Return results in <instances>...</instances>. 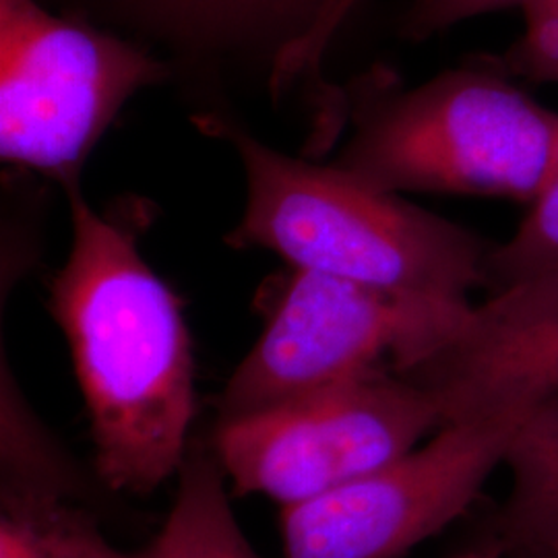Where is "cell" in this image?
Segmentation results:
<instances>
[{
  "mask_svg": "<svg viewBox=\"0 0 558 558\" xmlns=\"http://www.w3.org/2000/svg\"><path fill=\"white\" fill-rule=\"evenodd\" d=\"M71 499L54 486L2 482L0 558H143L114 548Z\"/></svg>",
  "mask_w": 558,
  "mask_h": 558,
  "instance_id": "10",
  "label": "cell"
},
{
  "mask_svg": "<svg viewBox=\"0 0 558 558\" xmlns=\"http://www.w3.org/2000/svg\"><path fill=\"white\" fill-rule=\"evenodd\" d=\"M527 0H412L401 21V36L424 41L463 21L502 9H521Z\"/></svg>",
  "mask_w": 558,
  "mask_h": 558,
  "instance_id": "16",
  "label": "cell"
},
{
  "mask_svg": "<svg viewBox=\"0 0 558 558\" xmlns=\"http://www.w3.org/2000/svg\"><path fill=\"white\" fill-rule=\"evenodd\" d=\"M73 242L50 290L89 414L96 472L114 493L149 495L191 451L195 371L177 294L145 263L126 221L66 189Z\"/></svg>",
  "mask_w": 558,
  "mask_h": 558,
  "instance_id": "1",
  "label": "cell"
},
{
  "mask_svg": "<svg viewBox=\"0 0 558 558\" xmlns=\"http://www.w3.org/2000/svg\"><path fill=\"white\" fill-rule=\"evenodd\" d=\"M163 27L205 40H274L278 52L302 38L325 0H131ZM276 52V54H278Z\"/></svg>",
  "mask_w": 558,
  "mask_h": 558,
  "instance_id": "12",
  "label": "cell"
},
{
  "mask_svg": "<svg viewBox=\"0 0 558 558\" xmlns=\"http://www.w3.org/2000/svg\"><path fill=\"white\" fill-rule=\"evenodd\" d=\"M558 274V151L550 177L507 242H495L486 276L488 292Z\"/></svg>",
  "mask_w": 558,
  "mask_h": 558,
  "instance_id": "13",
  "label": "cell"
},
{
  "mask_svg": "<svg viewBox=\"0 0 558 558\" xmlns=\"http://www.w3.org/2000/svg\"><path fill=\"white\" fill-rule=\"evenodd\" d=\"M521 13L523 34L495 59L511 77L558 85V0H527Z\"/></svg>",
  "mask_w": 558,
  "mask_h": 558,
  "instance_id": "14",
  "label": "cell"
},
{
  "mask_svg": "<svg viewBox=\"0 0 558 558\" xmlns=\"http://www.w3.org/2000/svg\"><path fill=\"white\" fill-rule=\"evenodd\" d=\"M451 558H507L499 555V553H495V550H480V553H468V555H459V557Z\"/></svg>",
  "mask_w": 558,
  "mask_h": 558,
  "instance_id": "17",
  "label": "cell"
},
{
  "mask_svg": "<svg viewBox=\"0 0 558 558\" xmlns=\"http://www.w3.org/2000/svg\"><path fill=\"white\" fill-rule=\"evenodd\" d=\"M439 410L440 426L527 412L558 393V274L490 292L449 338L399 373Z\"/></svg>",
  "mask_w": 558,
  "mask_h": 558,
  "instance_id": "8",
  "label": "cell"
},
{
  "mask_svg": "<svg viewBox=\"0 0 558 558\" xmlns=\"http://www.w3.org/2000/svg\"><path fill=\"white\" fill-rule=\"evenodd\" d=\"M440 428L433 398L393 368L218 420L211 451L236 495L283 509L325 497L408 456Z\"/></svg>",
  "mask_w": 558,
  "mask_h": 558,
  "instance_id": "5",
  "label": "cell"
},
{
  "mask_svg": "<svg viewBox=\"0 0 558 558\" xmlns=\"http://www.w3.org/2000/svg\"><path fill=\"white\" fill-rule=\"evenodd\" d=\"M166 69L135 44L36 0H0V158L77 184L81 166Z\"/></svg>",
  "mask_w": 558,
  "mask_h": 558,
  "instance_id": "6",
  "label": "cell"
},
{
  "mask_svg": "<svg viewBox=\"0 0 558 558\" xmlns=\"http://www.w3.org/2000/svg\"><path fill=\"white\" fill-rule=\"evenodd\" d=\"M360 0H325L319 15L308 32L288 46H283L276 57L271 85L279 92L302 75H317L320 59L325 57L329 44L336 38L339 27L350 17Z\"/></svg>",
  "mask_w": 558,
  "mask_h": 558,
  "instance_id": "15",
  "label": "cell"
},
{
  "mask_svg": "<svg viewBox=\"0 0 558 558\" xmlns=\"http://www.w3.org/2000/svg\"><path fill=\"white\" fill-rule=\"evenodd\" d=\"M177 476L172 509L143 558H259L234 518L214 451H189Z\"/></svg>",
  "mask_w": 558,
  "mask_h": 558,
  "instance_id": "11",
  "label": "cell"
},
{
  "mask_svg": "<svg viewBox=\"0 0 558 558\" xmlns=\"http://www.w3.org/2000/svg\"><path fill=\"white\" fill-rule=\"evenodd\" d=\"M244 166L248 199L228 242L278 253L290 267L422 299L470 302L486 288L495 242L331 166L279 154L230 120L203 117Z\"/></svg>",
  "mask_w": 558,
  "mask_h": 558,
  "instance_id": "2",
  "label": "cell"
},
{
  "mask_svg": "<svg viewBox=\"0 0 558 558\" xmlns=\"http://www.w3.org/2000/svg\"><path fill=\"white\" fill-rule=\"evenodd\" d=\"M521 416L442 424L408 456L281 511L283 558H399L461 518L502 468Z\"/></svg>",
  "mask_w": 558,
  "mask_h": 558,
  "instance_id": "7",
  "label": "cell"
},
{
  "mask_svg": "<svg viewBox=\"0 0 558 558\" xmlns=\"http://www.w3.org/2000/svg\"><path fill=\"white\" fill-rule=\"evenodd\" d=\"M558 151V112L525 94L497 59L465 62L418 87L368 77L336 166L387 193L532 203Z\"/></svg>",
  "mask_w": 558,
  "mask_h": 558,
  "instance_id": "3",
  "label": "cell"
},
{
  "mask_svg": "<svg viewBox=\"0 0 558 558\" xmlns=\"http://www.w3.org/2000/svg\"><path fill=\"white\" fill-rule=\"evenodd\" d=\"M470 306L292 267L260 338L221 391L218 420L255 414L375 368L403 373L437 350Z\"/></svg>",
  "mask_w": 558,
  "mask_h": 558,
  "instance_id": "4",
  "label": "cell"
},
{
  "mask_svg": "<svg viewBox=\"0 0 558 558\" xmlns=\"http://www.w3.org/2000/svg\"><path fill=\"white\" fill-rule=\"evenodd\" d=\"M502 468L509 493L495 518V546L507 558H558V393L521 414Z\"/></svg>",
  "mask_w": 558,
  "mask_h": 558,
  "instance_id": "9",
  "label": "cell"
}]
</instances>
